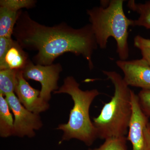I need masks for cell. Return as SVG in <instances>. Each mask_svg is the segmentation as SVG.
Segmentation results:
<instances>
[{
  "label": "cell",
  "instance_id": "6da1fadb",
  "mask_svg": "<svg viewBox=\"0 0 150 150\" xmlns=\"http://www.w3.org/2000/svg\"><path fill=\"white\" fill-rule=\"evenodd\" d=\"M14 37L23 49L37 51L33 56L35 64L49 66L66 53L81 56L93 69L92 56L98 47L91 24L75 28L63 22L53 26L40 24L21 11L13 33Z\"/></svg>",
  "mask_w": 150,
  "mask_h": 150
},
{
  "label": "cell",
  "instance_id": "7a4b0ae2",
  "mask_svg": "<svg viewBox=\"0 0 150 150\" xmlns=\"http://www.w3.org/2000/svg\"><path fill=\"white\" fill-rule=\"evenodd\" d=\"M104 5L87 10L97 43L101 49L107 47L108 38L112 37L117 43L116 52L120 60L129 56L128 38L129 28L134 20L127 17L123 11V0L103 2Z\"/></svg>",
  "mask_w": 150,
  "mask_h": 150
},
{
  "label": "cell",
  "instance_id": "3957f363",
  "mask_svg": "<svg viewBox=\"0 0 150 150\" xmlns=\"http://www.w3.org/2000/svg\"><path fill=\"white\" fill-rule=\"evenodd\" d=\"M54 93L68 94L74 103L68 123L60 124L56 129L64 132L60 142L76 139L86 146H91L98 137L96 128L90 118L89 109L99 92L96 89L82 90L76 79L69 76L64 80L63 85Z\"/></svg>",
  "mask_w": 150,
  "mask_h": 150
},
{
  "label": "cell",
  "instance_id": "277c9868",
  "mask_svg": "<svg viewBox=\"0 0 150 150\" xmlns=\"http://www.w3.org/2000/svg\"><path fill=\"white\" fill-rule=\"evenodd\" d=\"M114 87V95L93 118L98 137L102 139L125 137L132 114L131 91L121 75L114 71H103Z\"/></svg>",
  "mask_w": 150,
  "mask_h": 150
},
{
  "label": "cell",
  "instance_id": "5b68a950",
  "mask_svg": "<svg viewBox=\"0 0 150 150\" xmlns=\"http://www.w3.org/2000/svg\"><path fill=\"white\" fill-rule=\"evenodd\" d=\"M62 65L59 63L49 65L34 64L31 61L22 70L23 77L26 80H33L41 84L40 98L48 102L51 99V93L59 89L58 81Z\"/></svg>",
  "mask_w": 150,
  "mask_h": 150
},
{
  "label": "cell",
  "instance_id": "8992f818",
  "mask_svg": "<svg viewBox=\"0 0 150 150\" xmlns=\"http://www.w3.org/2000/svg\"><path fill=\"white\" fill-rule=\"evenodd\" d=\"M5 98L14 115L13 136L21 138L35 137V131L39 130L43 126L39 114L25 108L14 93L6 96Z\"/></svg>",
  "mask_w": 150,
  "mask_h": 150
},
{
  "label": "cell",
  "instance_id": "52a82bcc",
  "mask_svg": "<svg viewBox=\"0 0 150 150\" xmlns=\"http://www.w3.org/2000/svg\"><path fill=\"white\" fill-rule=\"evenodd\" d=\"M116 64L123 72V80L129 86L150 90V66L145 60H119Z\"/></svg>",
  "mask_w": 150,
  "mask_h": 150
},
{
  "label": "cell",
  "instance_id": "ba28073f",
  "mask_svg": "<svg viewBox=\"0 0 150 150\" xmlns=\"http://www.w3.org/2000/svg\"><path fill=\"white\" fill-rule=\"evenodd\" d=\"M132 114L129 125V132L127 139L132 146V150H144V132L149 122V117L142 110L138 95L131 91Z\"/></svg>",
  "mask_w": 150,
  "mask_h": 150
},
{
  "label": "cell",
  "instance_id": "9c48e42d",
  "mask_svg": "<svg viewBox=\"0 0 150 150\" xmlns=\"http://www.w3.org/2000/svg\"><path fill=\"white\" fill-rule=\"evenodd\" d=\"M17 79L18 84L15 93L25 108L38 114L49 109L50 105L48 102L40 98V91L30 86L23 77L22 71H18Z\"/></svg>",
  "mask_w": 150,
  "mask_h": 150
},
{
  "label": "cell",
  "instance_id": "30bf717a",
  "mask_svg": "<svg viewBox=\"0 0 150 150\" xmlns=\"http://www.w3.org/2000/svg\"><path fill=\"white\" fill-rule=\"evenodd\" d=\"M30 61L28 54L16 40H14L10 48L2 59L0 60V70L22 71Z\"/></svg>",
  "mask_w": 150,
  "mask_h": 150
},
{
  "label": "cell",
  "instance_id": "8fae6325",
  "mask_svg": "<svg viewBox=\"0 0 150 150\" xmlns=\"http://www.w3.org/2000/svg\"><path fill=\"white\" fill-rule=\"evenodd\" d=\"M21 11H14L0 7V37L12 38Z\"/></svg>",
  "mask_w": 150,
  "mask_h": 150
},
{
  "label": "cell",
  "instance_id": "7c38bea8",
  "mask_svg": "<svg viewBox=\"0 0 150 150\" xmlns=\"http://www.w3.org/2000/svg\"><path fill=\"white\" fill-rule=\"evenodd\" d=\"M14 121L8 103L0 94V136L2 138L13 136Z\"/></svg>",
  "mask_w": 150,
  "mask_h": 150
},
{
  "label": "cell",
  "instance_id": "4fadbf2b",
  "mask_svg": "<svg viewBox=\"0 0 150 150\" xmlns=\"http://www.w3.org/2000/svg\"><path fill=\"white\" fill-rule=\"evenodd\" d=\"M127 6L131 10L139 15L137 19L134 20L133 26H142L150 29V0L144 4L130 0L128 2Z\"/></svg>",
  "mask_w": 150,
  "mask_h": 150
},
{
  "label": "cell",
  "instance_id": "5bb4252c",
  "mask_svg": "<svg viewBox=\"0 0 150 150\" xmlns=\"http://www.w3.org/2000/svg\"><path fill=\"white\" fill-rule=\"evenodd\" d=\"M18 71L0 70V94L3 96H6L15 92L18 84L17 73Z\"/></svg>",
  "mask_w": 150,
  "mask_h": 150
},
{
  "label": "cell",
  "instance_id": "9a60e30c",
  "mask_svg": "<svg viewBox=\"0 0 150 150\" xmlns=\"http://www.w3.org/2000/svg\"><path fill=\"white\" fill-rule=\"evenodd\" d=\"M127 140L126 137L108 138L99 148L88 150H127Z\"/></svg>",
  "mask_w": 150,
  "mask_h": 150
},
{
  "label": "cell",
  "instance_id": "2e32d148",
  "mask_svg": "<svg viewBox=\"0 0 150 150\" xmlns=\"http://www.w3.org/2000/svg\"><path fill=\"white\" fill-rule=\"evenodd\" d=\"M36 3V1L34 0H1L0 7L18 12L22 8H32L35 7Z\"/></svg>",
  "mask_w": 150,
  "mask_h": 150
},
{
  "label": "cell",
  "instance_id": "e0dca14e",
  "mask_svg": "<svg viewBox=\"0 0 150 150\" xmlns=\"http://www.w3.org/2000/svg\"><path fill=\"white\" fill-rule=\"evenodd\" d=\"M141 108L147 116L150 118V90H141L138 95Z\"/></svg>",
  "mask_w": 150,
  "mask_h": 150
},
{
  "label": "cell",
  "instance_id": "ac0fdd59",
  "mask_svg": "<svg viewBox=\"0 0 150 150\" xmlns=\"http://www.w3.org/2000/svg\"><path fill=\"white\" fill-rule=\"evenodd\" d=\"M13 41L12 38L0 37V60L2 59L10 48Z\"/></svg>",
  "mask_w": 150,
  "mask_h": 150
},
{
  "label": "cell",
  "instance_id": "d6986e66",
  "mask_svg": "<svg viewBox=\"0 0 150 150\" xmlns=\"http://www.w3.org/2000/svg\"><path fill=\"white\" fill-rule=\"evenodd\" d=\"M134 45L140 50L143 48L150 49V39L137 35L134 38Z\"/></svg>",
  "mask_w": 150,
  "mask_h": 150
},
{
  "label": "cell",
  "instance_id": "ffe728a7",
  "mask_svg": "<svg viewBox=\"0 0 150 150\" xmlns=\"http://www.w3.org/2000/svg\"><path fill=\"white\" fill-rule=\"evenodd\" d=\"M144 150H150V122L145 128L144 132Z\"/></svg>",
  "mask_w": 150,
  "mask_h": 150
},
{
  "label": "cell",
  "instance_id": "44dd1931",
  "mask_svg": "<svg viewBox=\"0 0 150 150\" xmlns=\"http://www.w3.org/2000/svg\"><path fill=\"white\" fill-rule=\"evenodd\" d=\"M142 59L145 60L150 66V49L143 48L140 49Z\"/></svg>",
  "mask_w": 150,
  "mask_h": 150
}]
</instances>
